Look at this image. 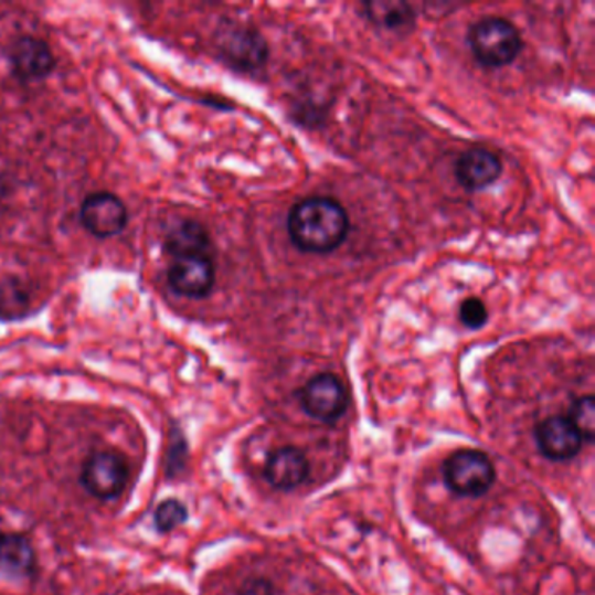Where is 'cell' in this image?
<instances>
[{
    "mask_svg": "<svg viewBox=\"0 0 595 595\" xmlns=\"http://www.w3.org/2000/svg\"><path fill=\"white\" fill-rule=\"evenodd\" d=\"M242 595H270L269 583L264 582L263 578H254L245 583Z\"/></svg>",
    "mask_w": 595,
    "mask_h": 595,
    "instance_id": "44dd1931",
    "label": "cell"
},
{
    "mask_svg": "<svg viewBox=\"0 0 595 595\" xmlns=\"http://www.w3.org/2000/svg\"><path fill=\"white\" fill-rule=\"evenodd\" d=\"M503 176V162L491 150L475 147L454 162V177L463 189L470 192L491 188Z\"/></svg>",
    "mask_w": 595,
    "mask_h": 595,
    "instance_id": "7c38bea8",
    "label": "cell"
},
{
    "mask_svg": "<svg viewBox=\"0 0 595 595\" xmlns=\"http://www.w3.org/2000/svg\"><path fill=\"white\" fill-rule=\"evenodd\" d=\"M534 435L541 456L550 461H570L583 447L582 437L567 416L546 417L536 426Z\"/></svg>",
    "mask_w": 595,
    "mask_h": 595,
    "instance_id": "8fae6325",
    "label": "cell"
},
{
    "mask_svg": "<svg viewBox=\"0 0 595 595\" xmlns=\"http://www.w3.org/2000/svg\"><path fill=\"white\" fill-rule=\"evenodd\" d=\"M216 56L237 72H255L266 65L269 56L266 39L257 29L225 20L213 34Z\"/></svg>",
    "mask_w": 595,
    "mask_h": 595,
    "instance_id": "3957f363",
    "label": "cell"
},
{
    "mask_svg": "<svg viewBox=\"0 0 595 595\" xmlns=\"http://www.w3.org/2000/svg\"><path fill=\"white\" fill-rule=\"evenodd\" d=\"M128 480V463L117 450H95L84 459L81 484L96 500H116L125 492Z\"/></svg>",
    "mask_w": 595,
    "mask_h": 595,
    "instance_id": "5b68a950",
    "label": "cell"
},
{
    "mask_svg": "<svg viewBox=\"0 0 595 595\" xmlns=\"http://www.w3.org/2000/svg\"><path fill=\"white\" fill-rule=\"evenodd\" d=\"M34 296L23 279L11 276L0 279V320L14 321L29 317Z\"/></svg>",
    "mask_w": 595,
    "mask_h": 595,
    "instance_id": "2e32d148",
    "label": "cell"
},
{
    "mask_svg": "<svg viewBox=\"0 0 595 595\" xmlns=\"http://www.w3.org/2000/svg\"><path fill=\"white\" fill-rule=\"evenodd\" d=\"M489 320V312H487L484 300L479 297H468L459 305V321H461L467 329L479 330Z\"/></svg>",
    "mask_w": 595,
    "mask_h": 595,
    "instance_id": "ffe728a7",
    "label": "cell"
},
{
    "mask_svg": "<svg viewBox=\"0 0 595 595\" xmlns=\"http://www.w3.org/2000/svg\"><path fill=\"white\" fill-rule=\"evenodd\" d=\"M444 477L454 495L480 498L495 484L496 470L491 459L482 450L461 449L447 459Z\"/></svg>",
    "mask_w": 595,
    "mask_h": 595,
    "instance_id": "277c9868",
    "label": "cell"
},
{
    "mask_svg": "<svg viewBox=\"0 0 595 595\" xmlns=\"http://www.w3.org/2000/svg\"><path fill=\"white\" fill-rule=\"evenodd\" d=\"M9 71L20 83H39L53 74L56 56L44 39L20 35L6 50Z\"/></svg>",
    "mask_w": 595,
    "mask_h": 595,
    "instance_id": "9c48e42d",
    "label": "cell"
},
{
    "mask_svg": "<svg viewBox=\"0 0 595 595\" xmlns=\"http://www.w3.org/2000/svg\"><path fill=\"white\" fill-rule=\"evenodd\" d=\"M350 215L332 198H306L287 216L290 242L305 254L327 255L338 251L350 233Z\"/></svg>",
    "mask_w": 595,
    "mask_h": 595,
    "instance_id": "6da1fadb",
    "label": "cell"
},
{
    "mask_svg": "<svg viewBox=\"0 0 595 595\" xmlns=\"http://www.w3.org/2000/svg\"><path fill=\"white\" fill-rule=\"evenodd\" d=\"M162 254L168 258L192 257V255L213 254V240L210 231L196 219H179L171 222L162 237Z\"/></svg>",
    "mask_w": 595,
    "mask_h": 595,
    "instance_id": "4fadbf2b",
    "label": "cell"
},
{
    "mask_svg": "<svg viewBox=\"0 0 595 595\" xmlns=\"http://www.w3.org/2000/svg\"><path fill=\"white\" fill-rule=\"evenodd\" d=\"M79 221L92 236L110 240L125 233L128 227V206L114 192H92L81 203Z\"/></svg>",
    "mask_w": 595,
    "mask_h": 595,
    "instance_id": "52a82bcc",
    "label": "cell"
},
{
    "mask_svg": "<svg viewBox=\"0 0 595 595\" xmlns=\"http://www.w3.org/2000/svg\"><path fill=\"white\" fill-rule=\"evenodd\" d=\"M264 475L278 491H294L308 479V458L297 447H279L267 458Z\"/></svg>",
    "mask_w": 595,
    "mask_h": 595,
    "instance_id": "5bb4252c",
    "label": "cell"
},
{
    "mask_svg": "<svg viewBox=\"0 0 595 595\" xmlns=\"http://www.w3.org/2000/svg\"><path fill=\"white\" fill-rule=\"evenodd\" d=\"M0 194H2V191H0Z\"/></svg>",
    "mask_w": 595,
    "mask_h": 595,
    "instance_id": "7402d4cb",
    "label": "cell"
},
{
    "mask_svg": "<svg viewBox=\"0 0 595 595\" xmlns=\"http://www.w3.org/2000/svg\"><path fill=\"white\" fill-rule=\"evenodd\" d=\"M189 465V444L179 426L173 425L170 429V442L167 453V477L177 480L185 474Z\"/></svg>",
    "mask_w": 595,
    "mask_h": 595,
    "instance_id": "e0dca14e",
    "label": "cell"
},
{
    "mask_svg": "<svg viewBox=\"0 0 595 595\" xmlns=\"http://www.w3.org/2000/svg\"><path fill=\"white\" fill-rule=\"evenodd\" d=\"M215 281V263L210 255L171 258L168 264L167 284L176 296L192 300L206 299Z\"/></svg>",
    "mask_w": 595,
    "mask_h": 595,
    "instance_id": "30bf717a",
    "label": "cell"
},
{
    "mask_svg": "<svg viewBox=\"0 0 595 595\" xmlns=\"http://www.w3.org/2000/svg\"><path fill=\"white\" fill-rule=\"evenodd\" d=\"M299 402L309 417L330 425L344 416L350 399L341 379L325 372L309 379L308 383L300 387Z\"/></svg>",
    "mask_w": 595,
    "mask_h": 595,
    "instance_id": "ba28073f",
    "label": "cell"
},
{
    "mask_svg": "<svg viewBox=\"0 0 595 595\" xmlns=\"http://www.w3.org/2000/svg\"><path fill=\"white\" fill-rule=\"evenodd\" d=\"M468 46L475 60L487 68L507 67L521 54L524 42L512 21L487 17L468 30Z\"/></svg>",
    "mask_w": 595,
    "mask_h": 595,
    "instance_id": "7a4b0ae2",
    "label": "cell"
},
{
    "mask_svg": "<svg viewBox=\"0 0 595 595\" xmlns=\"http://www.w3.org/2000/svg\"><path fill=\"white\" fill-rule=\"evenodd\" d=\"M188 507L177 498L161 501L156 507L155 525L159 534H170L188 522Z\"/></svg>",
    "mask_w": 595,
    "mask_h": 595,
    "instance_id": "ac0fdd59",
    "label": "cell"
},
{
    "mask_svg": "<svg viewBox=\"0 0 595 595\" xmlns=\"http://www.w3.org/2000/svg\"><path fill=\"white\" fill-rule=\"evenodd\" d=\"M363 9L372 25L393 34L411 32L416 25L413 6L405 0H372L363 4Z\"/></svg>",
    "mask_w": 595,
    "mask_h": 595,
    "instance_id": "9a60e30c",
    "label": "cell"
},
{
    "mask_svg": "<svg viewBox=\"0 0 595 595\" xmlns=\"http://www.w3.org/2000/svg\"><path fill=\"white\" fill-rule=\"evenodd\" d=\"M571 425L575 426L583 442H592L595 437V402L594 396L587 395L575 400L571 405L570 416Z\"/></svg>",
    "mask_w": 595,
    "mask_h": 595,
    "instance_id": "d6986e66",
    "label": "cell"
},
{
    "mask_svg": "<svg viewBox=\"0 0 595 595\" xmlns=\"http://www.w3.org/2000/svg\"><path fill=\"white\" fill-rule=\"evenodd\" d=\"M38 575V554L32 541L21 533H0V588L21 592Z\"/></svg>",
    "mask_w": 595,
    "mask_h": 595,
    "instance_id": "8992f818",
    "label": "cell"
}]
</instances>
